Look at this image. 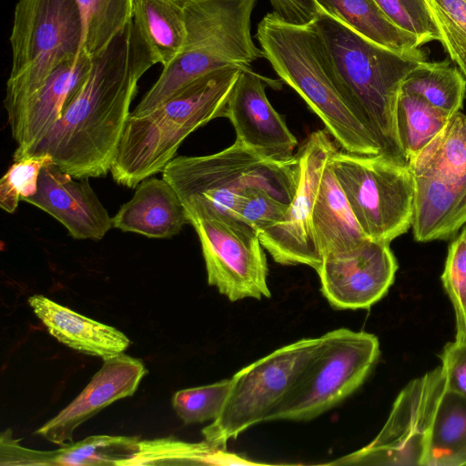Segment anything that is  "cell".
<instances>
[{"mask_svg": "<svg viewBox=\"0 0 466 466\" xmlns=\"http://www.w3.org/2000/svg\"><path fill=\"white\" fill-rule=\"evenodd\" d=\"M156 64L132 18L106 48L92 56L86 79L61 117L21 158L48 155L61 170L78 179L106 176L138 82Z\"/></svg>", "mask_w": 466, "mask_h": 466, "instance_id": "6da1fadb", "label": "cell"}, {"mask_svg": "<svg viewBox=\"0 0 466 466\" xmlns=\"http://www.w3.org/2000/svg\"><path fill=\"white\" fill-rule=\"evenodd\" d=\"M310 25L329 54L345 100L380 155L409 166L396 134L395 110L404 78L426 60L423 50L402 53L383 47L324 11Z\"/></svg>", "mask_w": 466, "mask_h": 466, "instance_id": "7a4b0ae2", "label": "cell"}, {"mask_svg": "<svg viewBox=\"0 0 466 466\" xmlns=\"http://www.w3.org/2000/svg\"><path fill=\"white\" fill-rule=\"evenodd\" d=\"M256 38L276 74L321 119L344 151L380 155L345 100L329 54L311 25H293L274 12L268 13L258 25Z\"/></svg>", "mask_w": 466, "mask_h": 466, "instance_id": "3957f363", "label": "cell"}, {"mask_svg": "<svg viewBox=\"0 0 466 466\" xmlns=\"http://www.w3.org/2000/svg\"><path fill=\"white\" fill-rule=\"evenodd\" d=\"M240 67H224L190 82L154 110L129 116L110 172L119 185L135 188L162 172L185 138L217 117L226 106Z\"/></svg>", "mask_w": 466, "mask_h": 466, "instance_id": "277c9868", "label": "cell"}, {"mask_svg": "<svg viewBox=\"0 0 466 466\" xmlns=\"http://www.w3.org/2000/svg\"><path fill=\"white\" fill-rule=\"evenodd\" d=\"M182 1L184 46L178 56L162 68L130 116L154 110L202 76L228 66L248 68L263 57L251 35V17L258 0Z\"/></svg>", "mask_w": 466, "mask_h": 466, "instance_id": "5b68a950", "label": "cell"}, {"mask_svg": "<svg viewBox=\"0 0 466 466\" xmlns=\"http://www.w3.org/2000/svg\"><path fill=\"white\" fill-rule=\"evenodd\" d=\"M187 213L211 210L235 218L238 201L249 187L263 188L289 205L299 179L295 154L275 160L235 141L214 154L174 157L162 171Z\"/></svg>", "mask_w": 466, "mask_h": 466, "instance_id": "8992f818", "label": "cell"}, {"mask_svg": "<svg viewBox=\"0 0 466 466\" xmlns=\"http://www.w3.org/2000/svg\"><path fill=\"white\" fill-rule=\"evenodd\" d=\"M76 0H17L9 37L11 69L4 106L11 116L62 64L82 51Z\"/></svg>", "mask_w": 466, "mask_h": 466, "instance_id": "52a82bcc", "label": "cell"}, {"mask_svg": "<svg viewBox=\"0 0 466 466\" xmlns=\"http://www.w3.org/2000/svg\"><path fill=\"white\" fill-rule=\"evenodd\" d=\"M380 353L372 333L339 328L323 334L268 421L310 420L334 408L363 384Z\"/></svg>", "mask_w": 466, "mask_h": 466, "instance_id": "ba28073f", "label": "cell"}, {"mask_svg": "<svg viewBox=\"0 0 466 466\" xmlns=\"http://www.w3.org/2000/svg\"><path fill=\"white\" fill-rule=\"evenodd\" d=\"M329 166L369 238L390 243L411 227L414 179L409 166L380 154L338 149Z\"/></svg>", "mask_w": 466, "mask_h": 466, "instance_id": "9c48e42d", "label": "cell"}, {"mask_svg": "<svg viewBox=\"0 0 466 466\" xmlns=\"http://www.w3.org/2000/svg\"><path fill=\"white\" fill-rule=\"evenodd\" d=\"M319 343V338L299 339L235 373L221 413L202 429L205 440L226 448L248 428L268 421Z\"/></svg>", "mask_w": 466, "mask_h": 466, "instance_id": "30bf717a", "label": "cell"}, {"mask_svg": "<svg viewBox=\"0 0 466 466\" xmlns=\"http://www.w3.org/2000/svg\"><path fill=\"white\" fill-rule=\"evenodd\" d=\"M187 215L200 241L209 286L230 301L270 298L268 262L258 231L217 211Z\"/></svg>", "mask_w": 466, "mask_h": 466, "instance_id": "8fae6325", "label": "cell"}, {"mask_svg": "<svg viewBox=\"0 0 466 466\" xmlns=\"http://www.w3.org/2000/svg\"><path fill=\"white\" fill-rule=\"evenodd\" d=\"M445 377L440 366L410 380L399 393L389 417L366 446L331 465L423 466Z\"/></svg>", "mask_w": 466, "mask_h": 466, "instance_id": "7c38bea8", "label": "cell"}, {"mask_svg": "<svg viewBox=\"0 0 466 466\" xmlns=\"http://www.w3.org/2000/svg\"><path fill=\"white\" fill-rule=\"evenodd\" d=\"M338 148L325 129L311 133L296 153L299 179L283 217L258 233L262 247L281 265H306L316 271L322 262L312 225V211L323 171Z\"/></svg>", "mask_w": 466, "mask_h": 466, "instance_id": "4fadbf2b", "label": "cell"}, {"mask_svg": "<svg viewBox=\"0 0 466 466\" xmlns=\"http://www.w3.org/2000/svg\"><path fill=\"white\" fill-rule=\"evenodd\" d=\"M397 269L390 243L368 238L352 248L323 256L317 273L331 307L367 309L388 293Z\"/></svg>", "mask_w": 466, "mask_h": 466, "instance_id": "5bb4252c", "label": "cell"}, {"mask_svg": "<svg viewBox=\"0 0 466 466\" xmlns=\"http://www.w3.org/2000/svg\"><path fill=\"white\" fill-rule=\"evenodd\" d=\"M265 78L251 67L241 69L228 97L225 117L236 132V141L263 157L288 160L297 138L266 95Z\"/></svg>", "mask_w": 466, "mask_h": 466, "instance_id": "9a60e30c", "label": "cell"}, {"mask_svg": "<svg viewBox=\"0 0 466 466\" xmlns=\"http://www.w3.org/2000/svg\"><path fill=\"white\" fill-rule=\"evenodd\" d=\"M147 374L145 364L124 353L104 359L86 388L35 433L63 446L73 441L75 430L111 403L131 397Z\"/></svg>", "mask_w": 466, "mask_h": 466, "instance_id": "2e32d148", "label": "cell"}, {"mask_svg": "<svg viewBox=\"0 0 466 466\" xmlns=\"http://www.w3.org/2000/svg\"><path fill=\"white\" fill-rule=\"evenodd\" d=\"M54 163L41 170L36 193L24 201L58 220L76 239L99 240L113 228L88 178L78 181Z\"/></svg>", "mask_w": 466, "mask_h": 466, "instance_id": "e0dca14e", "label": "cell"}, {"mask_svg": "<svg viewBox=\"0 0 466 466\" xmlns=\"http://www.w3.org/2000/svg\"><path fill=\"white\" fill-rule=\"evenodd\" d=\"M92 56L83 49L73 60L59 66L45 83L7 116L17 143L14 161L37 144L61 117L66 106L86 79Z\"/></svg>", "mask_w": 466, "mask_h": 466, "instance_id": "ac0fdd59", "label": "cell"}, {"mask_svg": "<svg viewBox=\"0 0 466 466\" xmlns=\"http://www.w3.org/2000/svg\"><path fill=\"white\" fill-rule=\"evenodd\" d=\"M6 430L1 434L0 465H114L132 457L140 439L137 436L94 435L69 442L54 451L22 446Z\"/></svg>", "mask_w": 466, "mask_h": 466, "instance_id": "d6986e66", "label": "cell"}, {"mask_svg": "<svg viewBox=\"0 0 466 466\" xmlns=\"http://www.w3.org/2000/svg\"><path fill=\"white\" fill-rule=\"evenodd\" d=\"M189 223L174 188L162 177L141 181L133 198L112 218L113 228L149 238H170Z\"/></svg>", "mask_w": 466, "mask_h": 466, "instance_id": "ffe728a7", "label": "cell"}, {"mask_svg": "<svg viewBox=\"0 0 466 466\" xmlns=\"http://www.w3.org/2000/svg\"><path fill=\"white\" fill-rule=\"evenodd\" d=\"M28 303L51 336L78 352L107 359L130 345L129 339L114 327L85 317L52 299L33 295Z\"/></svg>", "mask_w": 466, "mask_h": 466, "instance_id": "44dd1931", "label": "cell"}, {"mask_svg": "<svg viewBox=\"0 0 466 466\" xmlns=\"http://www.w3.org/2000/svg\"><path fill=\"white\" fill-rule=\"evenodd\" d=\"M413 179L414 239L429 242L454 236L466 224V190L431 177L413 175Z\"/></svg>", "mask_w": 466, "mask_h": 466, "instance_id": "7402d4cb", "label": "cell"}, {"mask_svg": "<svg viewBox=\"0 0 466 466\" xmlns=\"http://www.w3.org/2000/svg\"><path fill=\"white\" fill-rule=\"evenodd\" d=\"M312 225L322 258L328 253L352 248L369 238L360 227L329 161L316 196Z\"/></svg>", "mask_w": 466, "mask_h": 466, "instance_id": "603a6c76", "label": "cell"}, {"mask_svg": "<svg viewBox=\"0 0 466 466\" xmlns=\"http://www.w3.org/2000/svg\"><path fill=\"white\" fill-rule=\"evenodd\" d=\"M413 175L441 180L466 190V115L454 114L442 131L409 160Z\"/></svg>", "mask_w": 466, "mask_h": 466, "instance_id": "cb8c5ba5", "label": "cell"}, {"mask_svg": "<svg viewBox=\"0 0 466 466\" xmlns=\"http://www.w3.org/2000/svg\"><path fill=\"white\" fill-rule=\"evenodd\" d=\"M322 10L359 35L396 52L420 47L418 38L398 26L375 0H317Z\"/></svg>", "mask_w": 466, "mask_h": 466, "instance_id": "d4e9b609", "label": "cell"}, {"mask_svg": "<svg viewBox=\"0 0 466 466\" xmlns=\"http://www.w3.org/2000/svg\"><path fill=\"white\" fill-rule=\"evenodd\" d=\"M133 22L157 64L167 66L178 56L186 38L182 0H134Z\"/></svg>", "mask_w": 466, "mask_h": 466, "instance_id": "484cf974", "label": "cell"}, {"mask_svg": "<svg viewBox=\"0 0 466 466\" xmlns=\"http://www.w3.org/2000/svg\"><path fill=\"white\" fill-rule=\"evenodd\" d=\"M466 465V397L448 390L439 402L423 466Z\"/></svg>", "mask_w": 466, "mask_h": 466, "instance_id": "4316f807", "label": "cell"}, {"mask_svg": "<svg viewBox=\"0 0 466 466\" xmlns=\"http://www.w3.org/2000/svg\"><path fill=\"white\" fill-rule=\"evenodd\" d=\"M166 464H257L208 441L187 442L173 438L139 441L137 452L121 466Z\"/></svg>", "mask_w": 466, "mask_h": 466, "instance_id": "83f0119b", "label": "cell"}, {"mask_svg": "<svg viewBox=\"0 0 466 466\" xmlns=\"http://www.w3.org/2000/svg\"><path fill=\"white\" fill-rule=\"evenodd\" d=\"M400 90L417 95L452 116L461 111L466 79L450 60L420 62L404 78Z\"/></svg>", "mask_w": 466, "mask_h": 466, "instance_id": "f1b7e54d", "label": "cell"}, {"mask_svg": "<svg viewBox=\"0 0 466 466\" xmlns=\"http://www.w3.org/2000/svg\"><path fill=\"white\" fill-rule=\"evenodd\" d=\"M451 117L420 96L400 90L395 110V127L408 164L442 131Z\"/></svg>", "mask_w": 466, "mask_h": 466, "instance_id": "f546056e", "label": "cell"}, {"mask_svg": "<svg viewBox=\"0 0 466 466\" xmlns=\"http://www.w3.org/2000/svg\"><path fill=\"white\" fill-rule=\"evenodd\" d=\"M83 24L82 49L94 56L133 18L134 0H76Z\"/></svg>", "mask_w": 466, "mask_h": 466, "instance_id": "4dcf8cb0", "label": "cell"}, {"mask_svg": "<svg viewBox=\"0 0 466 466\" xmlns=\"http://www.w3.org/2000/svg\"><path fill=\"white\" fill-rule=\"evenodd\" d=\"M440 42L466 79V0H423Z\"/></svg>", "mask_w": 466, "mask_h": 466, "instance_id": "1f68e13d", "label": "cell"}, {"mask_svg": "<svg viewBox=\"0 0 466 466\" xmlns=\"http://www.w3.org/2000/svg\"><path fill=\"white\" fill-rule=\"evenodd\" d=\"M441 280L454 311V339L466 341V227L448 247Z\"/></svg>", "mask_w": 466, "mask_h": 466, "instance_id": "d6a6232c", "label": "cell"}, {"mask_svg": "<svg viewBox=\"0 0 466 466\" xmlns=\"http://www.w3.org/2000/svg\"><path fill=\"white\" fill-rule=\"evenodd\" d=\"M231 385L230 378L209 385L178 390L172 397V406L186 424L213 420L221 413Z\"/></svg>", "mask_w": 466, "mask_h": 466, "instance_id": "836d02e7", "label": "cell"}, {"mask_svg": "<svg viewBox=\"0 0 466 466\" xmlns=\"http://www.w3.org/2000/svg\"><path fill=\"white\" fill-rule=\"evenodd\" d=\"M53 160L48 155L25 157L14 161L0 180V208L8 213L16 209L20 200L37 191L42 168Z\"/></svg>", "mask_w": 466, "mask_h": 466, "instance_id": "e575fe53", "label": "cell"}, {"mask_svg": "<svg viewBox=\"0 0 466 466\" xmlns=\"http://www.w3.org/2000/svg\"><path fill=\"white\" fill-rule=\"evenodd\" d=\"M400 28L414 35L420 46L440 41L439 31L423 0H375Z\"/></svg>", "mask_w": 466, "mask_h": 466, "instance_id": "d590c367", "label": "cell"}, {"mask_svg": "<svg viewBox=\"0 0 466 466\" xmlns=\"http://www.w3.org/2000/svg\"><path fill=\"white\" fill-rule=\"evenodd\" d=\"M288 207V204L268 191L259 187H249L238 201L235 218L259 233L276 224L283 217Z\"/></svg>", "mask_w": 466, "mask_h": 466, "instance_id": "8d00e7d4", "label": "cell"}, {"mask_svg": "<svg viewBox=\"0 0 466 466\" xmlns=\"http://www.w3.org/2000/svg\"><path fill=\"white\" fill-rule=\"evenodd\" d=\"M440 359L446 389L466 397V341L448 342Z\"/></svg>", "mask_w": 466, "mask_h": 466, "instance_id": "74e56055", "label": "cell"}, {"mask_svg": "<svg viewBox=\"0 0 466 466\" xmlns=\"http://www.w3.org/2000/svg\"><path fill=\"white\" fill-rule=\"evenodd\" d=\"M273 12L288 24L310 25L323 12L317 0H268Z\"/></svg>", "mask_w": 466, "mask_h": 466, "instance_id": "f35d334b", "label": "cell"}]
</instances>
